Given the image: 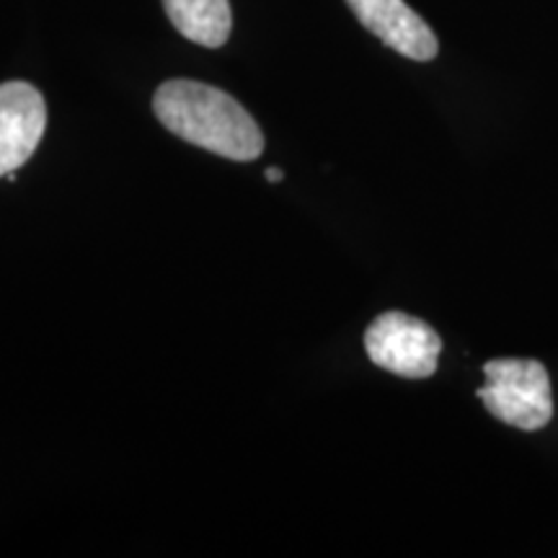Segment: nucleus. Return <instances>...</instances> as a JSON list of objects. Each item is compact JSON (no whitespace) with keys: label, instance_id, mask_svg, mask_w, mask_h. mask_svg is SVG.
Here are the masks:
<instances>
[{"label":"nucleus","instance_id":"nucleus-1","mask_svg":"<svg viewBox=\"0 0 558 558\" xmlns=\"http://www.w3.org/2000/svg\"><path fill=\"white\" fill-rule=\"evenodd\" d=\"M158 122L173 135L228 160H256L264 135L254 117L226 90L199 81H166L153 96Z\"/></svg>","mask_w":558,"mask_h":558},{"label":"nucleus","instance_id":"nucleus-2","mask_svg":"<svg viewBox=\"0 0 558 558\" xmlns=\"http://www.w3.org/2000/svg\"><path fill=\"white\" fill-rule=\"evenodd\" d=\"M478 399L499 422L522 432H538L554 418L550 375L538 360H492Z\"/></svg>","mask_w":558,"mask_h":558},{"label":"nucleus","instance_id":"nucleus-3","mask_svg":"<svg viewBox=\"0 0 558 558\" xmlns=\"http://www.w3.org/2000/svg\"><path fill=\"white\" fill-rule=\"evenodd\" d=\"M369 362L399 375V378L422 380L437 373L442 339L422 318L401 311L383 313L369 324L365 333Z\"/></svg>","mask_w":558,"mask_h":558},{"label":"nucleus","instance_id":"nucleus-4","mask_svg":"<svg viewBox=\"0 0 558 558\" xmlns=\"http://www.w3.org/2000/svg\"><path fill=\"white\" fill-rule=\"evenodd\" d=\"M47 104L32 83H0V177L16 173L39 148Z\"/></svg>","mask_w":558,"mask_h":558},{"label":"nucleus","instance_id":"nucleus-5","mask_svg":"<svg viewBox=\"0 0 558 558\" xmlns=\"http://www.w3.org/2000/svg\"><path fill=\"white\" fill-rule=\"evenodd\" d=\"M347 3L360 24L390 50L416 62L437 58L439 45L435 32L403 0H347Z\"/></svg>","mask_w":558,"mask_h":558},{"label":"nucleus","instance_id":"nucleus-6","mask_svg":"<svg viewBox=\"0 0 558 558\" xmlns=\"http://www.w3.org/2000/svg\"><path fill=\"white\" fill-rule=\"evenodd\" d=\"M163 5L177 32L207 50L226 45L233 29L228 0H163Z\"/></svg>","mask_w":558,"mask_h":558},{"label":"nucleus","instance_id":"nucleus-7","mask_svg":"<svg viewBox=\"0 0 558 558\" xmlns=\"http://www.w3.org/2000/svg\"><path fill=\"white\" fill-rule=\"evenodd\" d=\"M284 173L279 169H267V181H271V184H277V181H282Z\"/></svg>","mask_w":558,"mask_h":558}]
</instances>
